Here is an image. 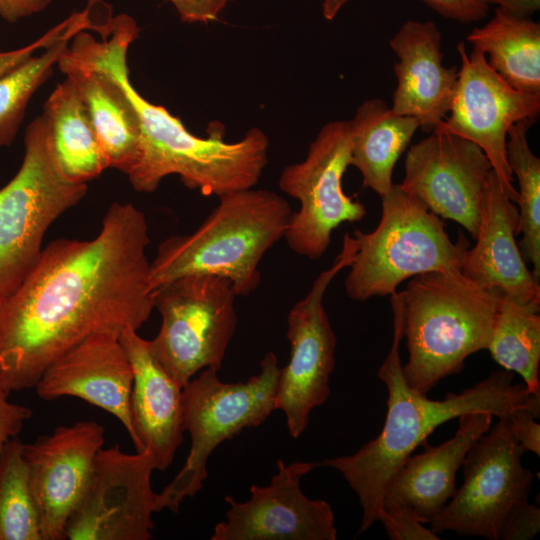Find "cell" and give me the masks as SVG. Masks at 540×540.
I'll use <instances>...</instances> for the list:
<instances>
[{"instance_id":"1","label":"cell","mask_w":540,"mask_h":540,"mask_svg":"<svg viewBox=\"0 0 540 540\" xmlns=\"http://www.w3.org/2000/svg\"><path fill=\"white\" fill-rule=\"evenodd\" d=\"M145 214L114 202L90 240L59 238L0 297V389L34 388L45 369L90 335L138 331L154 310Z\"/></svg>"},{"instance_id":"2","label":"cell","mask_w":540,"mask_h":540,"mask_svg":"<svg viewBox=\"0 0 540 540\" xmlns=\"http://www.w3.org/2000/svg\"><path fill=\"white\" fill-rule=\"evenodd\" d=\"M393 339L379 368L378 377L388 391L387 414L379 435L351 455L327 458L319 466L337 470L355 492L362 508L358 534L378 520L384 490L390 477L414 450L426 442L440 425L477 411L497 418L528 408L539 414L540 398L525 384H514L508 370L491 373L460 393L450 392L444 399L432 400L412 388L404 375L400 343L404 337L403 294H391Z\"/></svg>"},{"instance_id":"3","label":"cell","mask_w":540,"mask_h":540,"mask_svg":"<svg viewBox=\"0 0 540 540\" xmlns=\"http://www.w3.org/2000/svg\"><path fill=\"white\" fill-rule=\"evenodd\" d=\"M218 198V205L194 232L159 244L149 268L152 294L173 280L196 274L228 279L236 296H248L258 288L260 261L284 238L291 206L265 189L249 188Z\"/></svg>"},{"instance_id":"4","label":"cell","mask_w":540,"mask_h":540,"mask_svg":"<svg viewBox=\"0 0 540 540\" xmlns=\"http://www.w3.org/2000/svg\"><path fill=\"white\" fill-rule=\"evenodd\" d=\"M118 71L140 123L138 158L126 175L137 192L152 193L169 175L204 196L253 188L268 162L269 140L251 128L236 142H226L223 131L213 129L208 138L195 136L165 107L141 96L129 79L127 58Z\"/></svg>"},{"instance_id":"5","label":"cell","mask_w":540,"mask_h":540,"mask_svg":"<svg viewBox=\"0 0 540 540\" xmlns=\"http://www.w3.org/2000/svg\"><path fill=\"white\" fill-rule=\"evenodd\" d=\"M402 294L408 349L403 372L412 388L427 394L459 373L471 354L488 348L502 295L459 270L414 276Z\"/></svg>"},{"instance_id":"6","label":"cell","mask_w":540,"mask_h":540,"mask_svg":"<svg viewBox=\"0 0 540 540\" xmlns=\"http://www.w3.org/2000/svg\"><path fill=\"white\" fill-rule=\"evenodd\" d=\"M382 198L377 227L355 229L358 249L345 279L348 297L363 302L395 293L403 281L434 271H461L469 241L453 242L440 217L393 184Z\"/></svg>"},{"instance_id":"7","label":"cell","mask_w":540,"mask_h":540,"mask_svg":"<svg viewBox=\"0 0 540 540\" xmlns=\"http://www.w3.org/2000/svg\"><path fill=\"white\" fill-rule=\"evenodd\" d=\"M217 372L203 369L182 388L184 426L191 446L183 467L157 493L156 512L178 513L183 501L194 497L207 479L211 453L242 430L262 424L276 409L280 367L274 352L265 354L259 373L245 382H222Z\"/></svg>"},{"instance_id":"8","label":"cell","mask_w":540,"mask_h":540,"mask_svg":"<svg viewBox=\"0 0 540 540\" xmlns=\"http://www.w3.org/2000/svg\"><path fill=\"white\" fill-rule=\"evenodd\" d=\"M24 145L18 172L0 189V297L19 286L39 258L48 228L88 190L61 174L42 115L27 126Z\"/></svg>"},{"instance_id":"9","label":"cell","mask_w":540,"mask_h":540,"mask_svg":"<svg viewBox=\"0 0 540 540\" xmlns=\"http://www.w3.org/2000/svg\"><path fill=\"white\" fill-rule=\"evenodd\" d=\"M235 297L232 283L216 275L180 277L153 291L161 327L149 348L182 388L198 371L222 367L238 323Z\"/></svg>"},{"instance_id":"10","label":"cell","mask_w":540,"mask_h":540,"mask_svg":"<svg viewBox=\"0 0 540 540\" xmlns=\"http://www.w3.org/2000/svg\"><path fill=\"white\" fill-rule=\"evenodd\" d=\"M523 454L509 415L498 418L468 450L463 483L430 521V529L437 535L451 531L500 540L509 514L528 501L531 491L534 474L522 465Z\"/></svg>"},{"instance_id":"11","label":"cell","mask_w":540,"mask_h":540,"mask_svg":"<svg viewBox=\"0 0 540 540\" xmlns=\"http://www.w3.org/2000/svg\"><path fill=\"white\" fill-rule=\"evenodd\" d=\"M350 165L348 121H332L320 129L303 161L283 169L279 187L300 203L284 235L298 255L320 258L330 246L333 230L365 217L364 204L346 195L342 187Z\"/></svg>"},{"instance_id":"12","label":"cell","mask_w":540,"mask_h":540,"mask_svg":"<svg viewBox=\"0 0 540 540\" xmlns=\"http://www.w3.org/2000/svg\"><path fill=\"white\" fill-rule=\"evenodd\" d=\"M357 249L356 239L345 233L342 249L332 265L317 276L310 291L289 311L286 334L290 358L280 368L275 407L284 413L292 438L305 431L312 410L323 405L330 395L336 335L323 306V297L333 278L351 265Z\"/></svg>"},{"instance_id":"13","label":"cell","mask_w":540,"mask_h":540,"mask_svg":"<svg viewBox=\"0 0 540 540\" xmlns=\"http://www.w3.org/2000/svg\"><path fill=\"white\" fill-rule=\"evenodd\" d=\"M155 460L147 449L129 454L115 444L95 456L84 492L65 530L69 540H149L157 493Z\"/></svg>"},{"instance_id":"14","label":"cell","mask_w":540,"mask_h":540,"mask_svg":"<svg viewBox=\"0 0 540 540\" xmlns=\"http://www.w3.org/2000/svg\"><path fill=\"white\" fill-rule=\"evenodd\" d=\"M461 59L453 98L446 118L434 130L456 135L479 146L489 159L506 196L517 203L518 192L506 157L507 133L522 120H536L540 95L510 86L487 63L476 47L468 54L460 42ZM431 131V132H432Z\"/></svg>"},{"instance_id":"15","label":"cell","mask_w":540,"mask_h":540,"mask_svg":"<svg viewBox=\"0 0 540 540\" xmlns=\"http://www.w3.org/2000/svg\"><path fill=\"white\" fill-rule=\"evenodd\" d=\"M492 165L475 143L440 131L412 145L401 188L439 217L476 238Z\"/></svg>"},{"instance_id":"16","label":"cell","mask_w":540,"mask_h":540,"mask_svg":"<svg viewBox=\"0 0 540 540\" xmlns=\"http://www.w3.org/2000/svg\"><path fill=\"white\" fill-rule=\"evenodd\" d=\"M277 472L265 486L252 485L250 498L238 502L225 496V520L213 529L211 540H336L335 516L330 504L308 498L301 479L318 462L276 463Z\"/></svg>"},{"instance_id":"17","label":"cell","mask_w":540,"mask_h":540,"mask_svg":"<svg viewBox=\"0 0 540 540\" xmlns=\"http://www.w3.org/2000/svg\"><path fill=\"white\" fill-rule=\"evenodd\" d=\"M104 434V427L96 421H77L24 443L23 457L42 540L66 539L68 519L104 445Z\"/></svg>"},{"instance_id":"18","label":"cell","mask_w":540,"mask_h":540,"mask_svg":"<svg viewBox=\"0 0 540 540\" xmlns=\"http://www.w3.org/2000/svg\"><path fill=\"white\" fill-rule=\"evenodd\" d=\"M120 333H94L55 359L35 385L44 401L76 397L116 417L136 443L130 399L133 369Z\"/></svg>"},{"instance_id":"19","label":"cell","mask_w":540,"mask_h":540,"mask_svg":"<svg viewBox=\"0 0 540 540\" xmlns=\"http://www.w3.org/2000/svg\"><path fill=\"white\" fill-rule=\"evenodd\" d=\"M518 226V208L492 170L484 192L476 244L465 252L461 272L482 288L540 310V286L516 241Z\"/></svg>"},{"instance_id":"20","label":"cell","mask_w":540,"mask_h":540,"mask_svg":"<svg viewBox=\"0 0 540 540\" xmlns=\"http://www.w3.org/2000/svg\"><path fill=\"white\" fill-rule=\"evenodd\" d=\"M492 418L486 411L466 413L459 417L452 438L438 446L424 442V451L411 454L390 477L381 510H403L429 524L454 495L456 474L468 450L491 427Z\"/></svg>"},{"instance_id":"21","label":"cell","mask_w":540,"mask_h":540,"mask_svg":"<svg viewBox=\"0 0 540 540\" xmlns=\"http://www.w3.org/2000/svg\"><path fill=\"white\" fill-rule=\"evenodd\" d=\"M442 35L433 21L407 20L390 40L398 61L392 111L416 118L426 131L446 118L458 77L443 65Z\"/></svg>"},{"instance_id":"22","label":"cell","mask_w":540,"mask_h":540,"mask_svg":"<svg viewBox=\"0 0 540 540\" xmlns=\"http://www.w3.org/2000/svg\"><path fill=\"white\" fill-rule=\"evenodd\" d=\"M119 339L134 374L130 399L134 446L136 451L149 450L156 469L164 471L184 440L182 387L161 367L138 331L125 329Z\"/></svg>"},{"instance_id":"23","label":"cell","mask_w":540,"mask_h":540,"mask_svg":"<svg viewBox=\"0 0 540 540\" xmlns=\"http://www.w3.org/2000/svg\"><path fill=\"white\" fill-rule=\"evenodd\" d=\"M41 115L55 162L67 180L87 184L109 168L87 107L68 78L56 85Z\"/></svg>"},{"instance_id":"24","label":"cell","mask_w":540,"mask_h":540,"mask_svg":"<svg viewBox=\"0 0 540 540\" xmlns=\"http://www.w3.org/2000/svg\"><path fill=\"white\" fill-rule=\"evenodd\" d=\"M351 165L363 179V186L380 197L393 186L395 164L420 127L416 118L398 115L379 98L365 100L348 121Z\"/></svg>"},{"instance_id":"25","label":"cell","mask_w":540,"mask_h":540,"mask_svg":"<svg viewBox=\"0 0 540 540\" xmlns=\"http://www.w3.org/2000/svg\"><path fill=\"white\" fill-rule=\"evenodd\" d=\"M467 40L481 50L489 66L518 91L540 95V24L500 8Z\"/></svg>"},{"instance_id":"26","label":"cell","mask_w":540,"mask_h":540,"mask_svg":"<svg viewBox=\"0 0 540 540\" xmlns=\"http://www.w3.org/2000/svg\"><path fill=\"white\" fill-rule=\"evenodd\" d=\"M487 350L501 367L518 373L529 392L540 398L539 310L500 297Z\"/></svg>"},{"instance_id":"27","label":"cell","mask_w":540,"mask_h":540,"mask_svg":"<svg viewBox=\"0 0 540 540\" xmlns=\"http://www.w3.org/2000/svg\"><path fill=\"white\" fill-rule=\"evenodd\" d=\"M91 7L79 12L72 27L54 43L0 77V148L10 146L35 92L53 73L54 66L71 39L92 29Z\"/></svg>"},{"instance_id":"28","label":"cell","mask_w":540,"mask_h":540,"mask_svg":"<svg viewBox=\"0 0 540 540\" xmlns=\"http://www.w3.org/2000/svg\"><path fill=\"white\" fill-rule=\"evenodd\" d=\"M535 120L514 123L507 133L506 157L512 175H515L519 190L518 242L524 260L529 262L535 279L540 278V159L531 151L527 132Z\"/></svg>"},{"instance_id":"29","label":"cell","mask_w":540,"mask_h":540,"mask_svg":"<svg viewBox=\"0 0 540 540\" xmlns=\"http://www.w3.org/2000/svg\"><path fill=\"white\" fill-rule=\"evenodd\" d=\"M23 445L13 438L0 454V540H42Z\"/></svg>"},{"instance_id":"30","label":"cell","mask_w":540,"mask_h":540,"mask_svg":"<svg viewBox=\"0 0 540 540\" xmlns=\"http://www.w3.org/2000/svg\"><path fill=\"white\" fill-rule=\"evenodd\" d=\"M380 522L391 540H438L430 528H426L413 514L394 509H382Z\"/></svg>"},{"instance_id":"31","label":"cell","mask_w":540,"mask_h":540,"mask_svg":"<svg viewBox=\"0 0 540 540\" xmlns=\"http://www.w3.org/2000/svg\"><path fill=\"white\" fill-rule=\"evenodd\" d=\"M78 14L79 12L71 14L68 18L49 29L32 43L14 50L0 51V77L28 60L37 51L45 49L63 36L75 23Z\"/></svg>"},{"instance_id":"32","label":"cell","mask_w":540,"mask_h":540,"mask_svg":"<svg viewBox=\"0 0 540 540\" xmlns=\"http://www.w3.org/2000/svg\"><path fill=\"white\" fill-rule=\"evenodd\" d=\"M540 531V509L528 501L518 505L506 519L501 540H528Z\"/></svg>"},{"instance_id":"33","label":"cell","mask_w":540,"mask_h":540,"mask_svg":"<svg viewBox=\"0 0 540 540\" xmlns=\"http://www.w3.org/2000/svg\"><path fill=\"white\" fill-rule=\"evenodd\" d=\"M539 414L528 408L513 411L510 415L511 432L521 449L540 455V425L536 422Z\"/></svg>"},{"instance_id":"34","label":"cell","mask_w":540,"mask_h":540,"mask_svg":"<svg viewBox=\"0 0 540 540\" xmlns=\"http://www.w3.org/2000/svg\"><path fill=\"white\" fill-rule=\"evenodd\" d=\"M445 18L461 23L476 22L484 18L489 5L484 0H422Z\"/></svg>"},{"instance_id":"35","label":"cell","mask_w":540,"mask_h":540,"mask_svg":"<svg viewBox=\"0 0 540 540\" xmlns=\"http://www.w3.org/2000/svg\"><path fill=\"white\" fill-rule=\"evenodd\" d=\"M8 397L9 394L0 389V454L8 441L18 437L32 416L29 407L12 403Z\"/></svg>"},{"instance_id":"36","label":"cell","mask_w":540,"mask_h":540,"mask_svg":"<svg viewBox=\"0 0 540 540\" xmlns=\"http://www.w3.org/2000/svg\"><path fill=\"white\" fill-rule=\"evenodd\" d=\"M181 21L204 23L216 21L229 0H169Z\"/></svg>"},{"instance_id":"37","label":"cell","mask_w":540,"mask_h":540,"mask_svg":"<svg viewBox=\"0 0 540 540\" xmlns=\"http://www.w3.org/2000/svg\"><path fill=\"white\" fill-rule=\"evenodd\" d=\"M52 0H0V17L15 23L45 10Z\"/></svg>"},{"instance_id":"38","label":"cell","mask_w":540,"mask_h":540,"mask_svg":"<svg viewBox=\"0 0 540 540\" xmlns=\"http://www.w3.org/2000/svg\"><path fill=\"white\" fill-rule=\"evenodd\" d=\"M488 5L497 4L498 8L518 17H530L539 10L540 0H484Z\"/></svg>"},{"instance_id":"39","label":"cell","mask_w":540,"mask_h":540,"mask_svg":"<svg viewBox=\"0 0 540 540\" xmlns=\"http://www.w3.org/2000/svg\"><path fill=\"white\" fill-rule=\"evenodd\" d=\"M349 0H323L322 12L323 16L327 20H332L336 17L340 9L348 2Z\"/></svg>"}]
</instances>
